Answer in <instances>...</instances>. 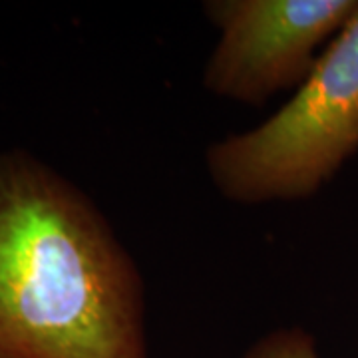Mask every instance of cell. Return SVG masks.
Returning <instances> with one entry per match:
<instances>
[{"label":"cell","mask_w":358,"mask_h":358,"mask_svg":"<svg viewBox=\"0 0 358 358\" xmlns=\"http://www.w3.org/2000/svg\"><path fill=\"white\" fill-rule=\"evenodd\" d=\"M358 152V8L294 96L259 128L207 152L231 201H293L317 193Z\"/></svg>","instance_id":"2"},{"label":"cell","mask_w":358,"mask_h":358,"mask_svg":"<svg viewBox=\"0 0 358 358\" xmlns=\"http://www.w3.org/2000/svg\"><path fill=\"white\" fill-rule=\"evenodd\" d=\"M245 358H319L315 343L301 329H285L257 343Z\"/></svg>","instance_id":"4"},{"label":"cell","mask_w":358,"mask_h":358,"mask_svg":"<svg viewBox=\"0 0 358 358\" xmlns=\"http://www.w3.org/2000/svg\"><path fill=\"white\" fill-rule=\"evenodd\" d=\"M0 358H148L143 282L86 193L0 152Z\"/></svg>","instance_id":"1"},{"label":"cell","mask_w":358,"mask_h":358,"mask_svg":"<svg viewBox=\"0 0 358 358\" xmlns=\"http://www.w3.org/2000/svg\"><path fill=\"white\" fill-rule=\"evenodd\" d=\"M358 0H219L207 14L221 36L205 68V88L235 102L261 106L299 88Z\"/></svg>","instance_id":"3"}]
</instances>
